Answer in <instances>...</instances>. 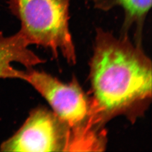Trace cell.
<instances>
[{
    "mask_svg": "<svg viewBox=\"0 0 152 152\" xmlns=\"http://www.w3.org/2000/svg\"><path fill=\"white\" fill-rule=\"evenodd\" d=\"M152 63L140 45L98 29L90 63L94 124L100 127L115 116L134 118L151 99Z\"/></svg>",
    "mask_w": 152,
    "mask_h": 152,
    "instance_id": "6da1fadb",
    "label": "cell"
},
{
    "mask_svg": "<svg viewBox=\"0 0 152 152\" xmlns=\"http://www.w3.org/2000/svg\"><path fill=\"white\" fill-rule=\"evenodd\" d=\"M24 71L22 80L29 83L49 103L53 112L71 129L75 151H102L103 135L93 121L91 99L76 80L64 83L49 74L32 68Z\"/></svg>",
    "mask_w": 152,
    "mask_h": 152,
    "instance_id": "7a4b0ae2",
    "label": "cell"
},
{
    "mask_svg": "<svg viewBox=\"0 0 152 152\" xmlns=\"http://www.w3.org/2000/svg\"><path fill=\"white\" fill-rule=\"evenodd\" d=\"M70 0H10L12 12L20 20L19 33L29 46L37 45L61 53L70 64L76 51L69 28Z\"/></svg>",
    "mask_w": 152,
    "mask_h": 152,
    "instance_id": "3957f363",
    "label": "cell"
},
{
    "mask_svg": "<svg viewBox=\"0 0 152 152\" xmlns=\"http://www.w3.org/2000/svg\"><path fill=\"white\" fill-rule=\"evenodd\" d=\"M1 152L73 151V137L68 126L43 107L32 110L16 132L4 141Z\"/></svg>",
    "mask_w": 152,
    "mask_h": 152,
    "instance_id": "277c9868",
    "label": "cell"
},
{
    "mask_svg": "<svg viewBox=\"0 0 152 152\" xmlns=\"http://www.w3.org/2000/svg\"><path fill=\"white\" fill-rule=\"evenodd\" d=\"M19 32L6 36L0 32V78L23 80L24 71L16 69L12 63H18L27 69L44 61L30 49Z\"/></svg>",
    "mask_w": 152,
    "mask_h": 152,
    "instance_id": "5b68a950",
    "label": "cell"
},
{
    "mask_svg": "<svg viewBox=\"0 0 152 152\" xmlns=\"http://www.w3.org/2000/svg\"><path fill=\"white\" fill-rule=\"evenodd\" d=\"M94 7L102 11H109L115 6H121L125 17L122 36H127V32L135 28L136 44H140L144 23L152 6V0H91Z\"/></svg>",
    "mask_w": 152,
    "mask_h": 152,
    "instance_id": "8992f818",
    "label": "cell"
}]
</instances>
